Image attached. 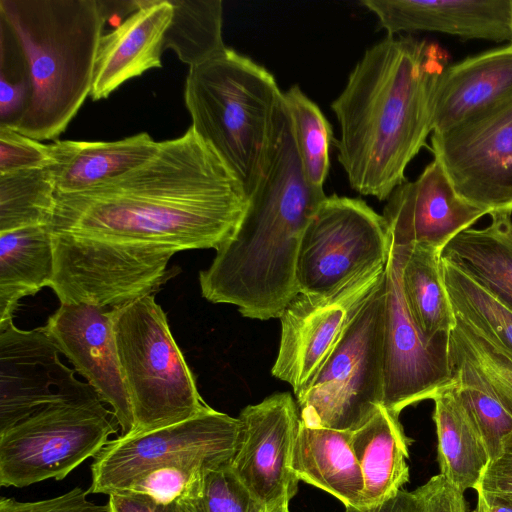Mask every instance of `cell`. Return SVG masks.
Here are the masks:
<instances>
[{"label": "cell", "mask_w": 512, "mask_h": 512, "mask_svg": "<svg viewBox=\"0 0 512 512\" xmlns=\"http://www.w3.org/2000/svg\"><path fill=\"white\" fill-rule=\"evenodd\" d=\"M248 203L238 178L190 126L112 180L81 192H56L46 225L54 239L165 277L175 253L217 250L229 240Z\"/></svg>", "instance_id": "obj_1"}, {"label": "cell", "mask_w": 512, "mask_h": 512, "mask_svg": "<svg viewBox=\"0 0 512 512\" xmlns=\"http://www.w3.org/2000/svg\"><path fill=\"white\" fill-rule=\"evenodd\" d=\"M437 45L386 36L368 48L331 103L339 126L337 158L352 189L386 200L433 131L437 80L448 65Z\"/></svg>", "instance_id": "obj_2"}, {"label": "cell", "mask_w": 512, "mask_h": 512, "mask_svg": "<svg viewBox=\"0 0 512 512\" xmlns=\"http://www.w3.org/2000/svg\"><path fill=\"white\" fill-rule=\"evenodd\" d=\"M325 198L304 174L285 103L273 154L240 225L199 273L202 296L235 305L243 317L279 318L299 293L300 243Z\"/></svg>", "instance_id": "obj_3"}, {"label": "cell", "mask_w": 512, "mask_h": 512, "mask_svg": "<svg viewBox=\"0 0 512 512\" xmlns=\"http://www.w3.org/2000/svg\"><path fill=\"white\" fill-rule=\"evenodd\" d=\"M0 20L19 43L32 84L14 130L56 139L90 96L107 21L100 0H0Z\"/></svg>", "instance_id": "obj_4"}, {"label": "cell", "mask_w": 512, "mask_h": 512, "mask_svg": "<svg viewBox=\"0 0 512 512\" xmlns=\"http://www.w3.org/2000/svg\"><path fill=\"white\" fill-rule=\"evenodd\" d=\"M184 100L191 127L215 149L250 197L270 162L285 105L274 76L226 47L189 67Z\"/></svg>", "instance_id": "obj_5"}, {"label": "cell", "mask_w": 512, "mask_h": 512, "mask_svg": "<svg viewBox=\"0 0 512 512\" xmlns=\"http://www.w3.org/2000/svg\"><path fill=\"white\" fill-rule=\"evenodd\" d=\"M113 309L118 357L134 417L130 434L209 410L154 294Z\"/></svg>", "instance_id": "obj_6"}, {"label": "cell", "mask_w": 512, "mask_h": 512, "mask_svg": "<svg viewBox=\"0 0 512 512\" xmlns=\"http://www.w3.org/2000/svg\"><path fill=\"white\" fill-rule=\"evenodd\" d=\"M384 277L307 387L296 395L309 427L353 432L383 406Z\"/></svg>", "instance_id": "obj_7"}, {"label": "cell", "mask_w": 512, "mask_h": 512, "mask_svg": "<svg viewBox=\"0 0 512 512\" xmlns=\"http://www.w3.org/2000/svg\"><path fill=\"white\" fill-rule=\"evenodd\" d=\"M119 428L97 392L48 404L0 433V486L62 480Z\"/></svg>", "instance_id": "obj_8"}, {"label": "cell", "mask_w": 512, "mask_h": 512, "mask_svg": "<svg viewBox=\"0 0 512 512\" xmlns=\"http://www.w3.org/2000/svg\"><path fill=\"white\" fill-rule=\"evenodd\" d=\"M240 420L210 408L188 420L148 432L120 435L94 457L89 493L127 489L158 467L232 465L240 443Z\"/></svg>", "instance_id": "obj_9"}, {"label": "cell", "mask_w": 512, "mask_h": 512, "mask_svg": "<svg viewBox=\"0 0 512 512\" xmlns=\"http://www.w3.org/2000/svg\"><path fill=\"white\" fill-rule=\"evenodd\" d=\"M390 238L382 215L365 201L326 196L308 223L299 248V293L327 294L354 276L385 266Z\"/></svg>", "instance_id": "obj_10"}, {"label": "cell", "mask_w": 512, "mask_h": 512, "mask_svg": "<svg viewBox=\"0 0 512 512\" xmlns=\"http://www.w3.org/2000/svg\"><path fill=\"white\" fill-rule=\"evenodd\" d=\"M385 266L364 271L327 294L298 293L283 309L271 373L287 382L295 396L311 382L377 288Z\"/></svg>", "instance_id": "obj_11"}, {"label": "cell", "mask_w": 512, "mask_h": 512, "mask_svg": "<svg viewBox=\"0 0 512 512\" xmlns=\"http://www.w3.org/2000/svg\"><path fill=\"white\" fill-rule=\"evenodd\" d=\"M431 151L462 199L488 214L512 211V97L432 133Z\"/></svg>", "instance_id": "obj_12"}, {"label": "cell", "mask_w": 512, "mask_h": 512, "mask_svg": "<svg viewBox=\"0 0 512 512\" xmlns=\"http://www.w3.org/2000/svg\"><path fill=\"white\" fill-rule=\"evenodd\" d=\"M450 336L428 339L407 309L401 287V260L390 243L385 266L383 407L400 412L422 400L433 399L455 382Z\"/></svg>", "instance_id": "obj_13"}, {"label": "cell", "mask_w": 512, "mask_h": 512, "mask_svg": "<svg viewBox=\"0 0 512 512\" xmlns=\"http://www.w3.org/2000/svg\"><path fill=\"white\" fill-rule=\"evenodd\" d=\"M46 329L0 323V433L44 406L96 392L64 365Z\"/></svg>", "instance_id": "obj_14"}, {"label": "cell", "mask_w": 512, "mask_h": 512, "mask_svg": "<svg viewBox=\"0 0 512 512\" xmlns=\"http://www.w3.org/2000/svg\"><path fill=\"white\" fill-rule=\"evenodd\" d=\"M240 443L232 470L268 511L289 504L298 490L291 469L300 417L289 392L274 393L239 414Z\"/></svg>", "instance_id": "obj_15"}, {"label": "cell", "mask_w": 512, "mask_h": 512, "mask_svg": "<svg viewBox=\"0 0 512 512\" xmlns=\"http://www.w3.org/2000/svg\"><path fill=\"white\" fill-rule=\"evenodd\" d=\"M61 354L108 404L121 435L134 429V417L118 357L114 309L61 303L44 326Z\"/></svg>", "instance_id": "obj_16"}, {"label": "cell", "mask_w": 512, "mask_h": 512, "mask_svg": "<svg viewBox=\"0 0 512 512\" xmlns=\"http://www.w3.org/2000/svg\"><path fill=\"white\" fill-rule=\"evenodd\" d=\"M382 217L390 243L443 251L460 232L488 214L462 199L434 158L414 181H404L386 199Z\"/></svg>", "instance_id": "obj_17"}, {"label": "cell", "mask_w": 512, "mask_h": 512, "mask_svg": "<svg viewBox=\"0 0 512 512\" xmlns=\"http://www.w3.org/2000/svg\"><path fill=\"white\" fill-rule=\"evenodd\" d=\"M387 36L438 32L462 39L512 42V0H362Z\"/></svg>", "instance_id": "obj_18"}, {"label": "cell", "mask_w": 512, "mask_h": 512, "mask_svg": "<svg viewBox=\"0 0 512 512\" xmlns=\"http://www.w3.org/2000/svg\"><path fill=\"white\" fill-rule=\"evenodd\" d=\"M136 3L138 9L100 39L90 92L94 101L107 98L126 81L162 67L173 7L169 0Z\"/></svg>", "instance_id": "obj_19"}, {"label": "cell", "mask_w": 512, "mask_h": 512, "mask_svg": "<svg viewBox=\"0 0 512 512\" xmlns=\"http://www.w3.org/2000/svg\"><path fill=\"white\" fill-rule=\"evenodd\" d=\"M512 97V42L447 65L434 91L432 133L446 132Z\"/></svg>", "instance_id": "obj_20"}, {"label": "cell", "mask_w": 512, "mask_h": 512, "mask_svg": "<svg viewBox=\"0 0 512 512\" xmlns=\"http://www.w3.org/2000/svg\"><path fill=\"white\" fill-rule=\"evenodd\" d=\"M159 145L146 132L111 142L56 140L50 144L56 192H81L112 180L146 162Z\"/></svg>", "instance_id": "obj_21"}, {"label": "cell", "mask_w": 512, "mask_h": 512, "mask_svg": "<svg viewBox=\"0 0 512 512\" xmlns=\"http://www.w3.org/2000/svg\"><path fill=\"white\" fill-rule=\"evenodd\" d=\"M352 432L309 427L299 421L291 469L299 481L324 490L345 507H361L364 481Z\"/></svg>", "instance_id": "obj_22"}, {"label": "cell", "mask_w": 512, "mask_h": 512, "mask_svg": "<svg viewBox=\"0 0 512 512\" xmlns=\"http://www.w3.org/2000/svg\"><path fill=\"white\" fill-rule=\"evenodd\" d=\"M398 415L385 407L352 432L351 444L364 481L361 507L377 505L409 481V439Z\"/></svg>", "instance_id": "obj_23"}, {"label": "cell", "mask_w": 512, "mask_h": 512, "mask_svg": "<svg viewBox=\"0 0 512 512\" xmlns=\"http://www.w3.org/2000/svg\"><path fill=\"white\" fill-rule=\"evenodd\" d=\"M489 215L488 226L463 230L445 246L441 257L512 309V211Z\"/></svg>", "instance_id": "obj_24"}, {"label": "cell", "mask_w": 512, "mask_h": 512, "mask_svg": "<svg viewBox=\"0 0 512 512\" xmlns=\"http://www.w3.org/2000/svg\"><path fill=\"white\" fill-rule=\"evenodd\" d=\"M54 267L46 224L0 232V323L13 319L23 297L50 286Z\"/></svg>", "instance_id": "obj_25"}, {"label": "cell", "mask_w": 512, "mask_h": 512, "mask_svg": "<svg viewBox=\"0 0 512 512\" xmlns=\"http://www.w3.org/2000/svg\"><path fill=\"white\" fill-rule=\"evenodd\" d=\"M432 400L440 474L462 492L476 489L490 462L486 445L454 383Z\"/></svg>", "instance_id": "obj_26"}, {"label": "cell", "mask_w": 512, "mask_h": 512, "mask_svg": "<svg viewBox=\"0 0 512 512\" xmlns=\"http://www.w3.org/2000/svg\"><path fill=\"white\" fill-rule=\"evenodd\" d=\"M395 247L401 260L402 292L412 320L428 339L449 337L456 317L444 283L442 252L419 245Z\"/></svg>", "instance_id": "obj_27"}, {"label": "cell", "mask_w": 512, "mask_h": 512, "mask_svg": "<svg viewBox=\"0 0 512 512\" xmlns=\"http://www.w3.org/2000/svg\"><path fill=\"white\" fill-rule=\"evenodd\" d=\"M172 21L164 37L170 49L189 67L199 65L223 51V6L221 0H169Z\"/></svg>", "instance_id": "obj_28"}, {"label": "cell", "mask_w": 512, "mask_h": 512, "mask_svg": "<svg viewBox=\"0 0 512 512\" xmlns=\"http://www.w3.org/2000/svg\"><path fill=\"white\" fill-rule=\"evenodd\" d=\"M441 264L454 315L512 359V309L442 257Z\"/></svg>", "instance_id": "obj_29"}, {"label": "cell", "mask_w": 512, "mask_h": 512, "mask_svg": "<svg viewBox=\"0 0 512 512\" xmlns=\"http://www.w3.org/2000/svg\"><path fill=\"white\" fill-rule=\"evenodd\" d=\"M55 195L50 166L0 174V232L47 224Z\"/></svg>", "instance_id": "obj_30"}, {"label": "cell", "mask_w": 512, "mask_h": 512, "mask_svg": "<svg viewBox=\"0 0 512 512\" xmlns=\"http://www.w3.org/2000/svg\"><path fill=\"white\" fill-rule=\"evenodd\" d=\"M283 96L304 174L313 188L324 191L323 186L330 167L332 127L318 105L299 86H291Z\"/></svg>", "instance_id": "obj_31"}, {"label": "cell", "mask_w": 512, "mask_h": 512, "mask_svg": "<svg viewBox=\"0 0 512 512\" xmlns=\"http://www.w3.org/2000/svg\"><path fill=\"white\" fill-rule=\"evenodd\" d=\"M450 357L457 394L476 425L491 461L512 431V415L470 364L451 353Z\"/></svg>", "instance_id": "obj_32"}, {"label": "cell", "mask_w": 512, "mask_h": 512, "mask_svg": "<svg viewBox=\"0 0 512 512\" xmlns=\"http://www.w3.org/2000/svg\"><path fill=\"white\" fill-rule=\"evenodd\" d=\"M449 345L450 353L470 364L512 415V359L459 317Z\"/></svg>", "instance_id": "obj_33"}, {"label": "cell", "mask_w": 512, "mask_h": 512, "mask_svg": "<svg viewBox=\"0 0 512 512\" xmlns=\"http://www.w3.org/2000/svg\"><path fill=\"white\" fill-rule=\"evenodd\" d=\"M184 512H270L232 470L208 469L178 498Z\"/></svg>", "instance_id": "obj_34"}, {"label": "cell", "mask_w": 512, "mask_h": 512, "mask_svg": "<svg viewBox=\"0 0 512 512\" xmlns=\"http://www.w3.org/2000/svg\"><path fill=\"white\" fill-rule=\"evenodd\" d=\"M52 164L50 144L0 126V174L46 168Z\"/></svg>", "instance_id": "obj_35"}, {"label": "cell", "mask_w": 512, "mask_h": 512, "mask_svg": "<svg viewBox=\"0 0 512 512\" xmlns=\"http://www.w3.org/2000/svg\"><path fill=\"white\" fill-rule=\"evenodd\" d=\"M208 469L196 464L158 467L138 477L125 490L164 499H178L190 484Z\"/></svg>", "instance_id": "obj_36"}, {"label": "cell", "mask_w": 512, "mask_h": 512, "mask_svg": "<svg viewBox=\"0 0 512 512\" xmlns=\"http://www.w3.org/2000/svg\"><path fill=\"white\" fill-rule=\"evenodd\" d=\"M477 497L512 507V431L504 438L499 454L486 467Z\"/></svg>", "instance_id": "obj_37"}, {"label": "cell", "mask_w": 512, "mask_h": 512, "mask_svg": "<svg viewBox=\"0 0 512 512\" xmlns=\"http://www.w3.org/2000/svg\"><path fill=\"white\" fill-rule=\"evenodd\" d=\"M88 493V490L75 487L60 496L34 502H21L2 496L0 512H110L108 504L88 500Z\"/></svg>", "instance_id": "obj_38"}, {"label": "cell", "mask_w": 512, "mask_h": 512, "mask_svg": "<svg viewBox=\"0 0 512 512\" xmlns=\"http://www.w3.org/2000/svg\"><path fill=\"white\" fill-rule=\"evenodd\" d=\"M414 493L418 500V512H467L464 492L442 474L430 478Z\"/></svg>", "instance_id": "obj_39"}, {"label": "cell", "mask_w": 512, "mask_h": 512, "mask_svg": "<svg viewBox=\"0 0 512 512\" xmlns=\"http://www.w3.org/2000/svg\"><path fill=\"white\" fill-rule=\"evenodd\" d=\"M110 512H184L178 499L123 490L109 495Z\"/></svg>", "instance_id": "obj_40"}, {"label": "cell", "mask_w": 512, "mask_h": 512, "mask_svg": "<svg viewBox=\"0 0 512 512\" xmlns=\"http://www.w3.org/2000/svg\"><path fill=\"white\" fill-rule=\"evenodd\" d=\"M345 512H418V500L414 491L401 489L377 505L362 508L348 506Z\"/></svg>", "instance_id": "obj_41"}, {"label": "cell", "mask_w": 512, "mask_h": 512, "mask_svg": "<svg viewBox=\"0 0 512 512\" xmlns=\"http://www.w3.org/2000/svg\"><path fill=\"white\" fill-rule=\"evenodd\" d=\"M475 512H512V507L504 503L488 501L477 497Z\"/></svg>", "instance_id": "obj_42"}, {"label": "cell", "mask_w": 512, "mask_h": 512, "mask_svg": "<svg viewBox=\"0 0 512 512\" xmlns=\"http://www.w3.org/2000/svg\"><path fill=\"white\" fill-rule=\"evenodd\" d=\"M270 512H290V511L288 508V504H284V505L276 507L275 509L271 510Z\"/></svg>", "instance_id": "obj_43"}]
</instances>
